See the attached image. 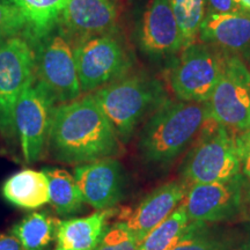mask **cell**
Listing matches in <instances>:
<instances>
[{"label":"cell","instance_id":"obj_21","mask_svg":"<svg viewBox=\"0 0 250 250\" xmlns=\"http://www.w3.org/2000/svg\"><path fill=\"white\" fill-rule=\"evenodd\" d=\"M61 220L49 212H33L12 228L24 250H48L57 237Z\"/></svg>","mask_w":250,"mask_h":250},{"label":"cell","instance_id":"obj_32","mask_svg":"<svg viewBox=\"0 0 250 250\" xmlns=\"http://www.w3.org/2000/svg\"><path fill=\"white\" fill-rule=\"evenodd\" d=\"M242 11H246L250 13V0H237Z\"/></svg>","mask_w":250,"mask_h":250},{"label":"cell","instance_id":"obj_13","mask_svg":"<svg viewBox=\"0 0 250 250\" xmlns=\"http://www.w3.org/2000/svg\"><path fill=\"white\" fill-rule=\"evenodd\" d=\"M74 180L86 204L96 211L109 210L125 196L126 175L115 158H104L74 168Z\"/></svg>","mask_w":250,"mask_h":250},{"label":"cell","instance_id":"obj_1","mask_svg":"<svg viewBox=\"0 0 250 250\" xmlns=\"http://www.w3.org/2000/svg\"><path fill=\"white\" fill-rule=\"evenodd\" d=\"M122 143L92 93L55 108L46 151L52 160L83 165L121 153Z\"/></svg>","mask_w":250,"mask_h":250},{"label":"cell","instance_id":"obj_2","mask_svg":"<svg viewBox=\"0 0 250 250\" xmlns=\"http://www.w3.org/2000/svg\"><path fill=\"white\" fill-rule=\"evenodd\" d=\"M208 102L169 99L140 127L137 149L146 165L167 167L210 120Z\"/></svg>","mask_w":250,"mask_h":250},{"label":"cell","instance_id":"obj_8","mask_svg":"<svg viewBox=\"0 0 250 250\" xmlns=\"http://www.w3.org/2000/svg\"><path fill=\"white\" fill-rule=\"evenodd\" d=\"M35 80V52L21 37L0 41V134L17 139L14 111L23 90Z\"/></svg>","mask_w":250,"mask_h":250},{"label":"cell","instance_id":"obj_5","mask_svg":"<svg viewBox=\"0 0 250 250\" xmlns=\"http://www.w3.org/2000/svg\"><path fill=\"white\" fill-rule=\"evenodd\" d=\"M73 51L83 94L94 93L133 71L134 56L120 30L83 41Z\"/></svg>","mask_w":250,"mask_h":250},{"label":"cell","instance_id":"obj_16","mask_svg":"<svg viewBox=\"0 0 250 250\" xmlns=\"http://www.w3.org/2000/svg\"><path fill=\"white\" fill-rule=\"evenodd\" d=\"M225 55L250 62V13L237 11L225 14H206L198 39Z\"/></svg>","mask_w":250,"mask_h":250},{"label":"cell","instance_id":"obj_28","mask_svg":"<svg viewBox=\"0 0 250 250\" xmlns=\"http://www.w3.org/2000/svg\"><path fill=\"white\" fill-rule=\"evenodd\" d=\"M0 250H24L13 234H0Z\"/></svg>","mask_w":250,"mask_h":250},{"label":"cell","instance_id":"obj_20","mask_svg":"<svg viewBox=\"0 0 250 250\" xmlns=\"http://www.w3.org/2000/svg\"><path fill=\"white\" fill-rule=\"evenodd\" d=\"M49 181V204L62 217L77 214L86 204L74 176L64 169L54 167L43 168Z\"/></svg>","mask_w":250,"mask_h":250},{"label":"cell","instance_id":"obj_9","mask_svg":"<svg viewBox=\"0 0 250 250\" xmlns=\"http://www.w3.org/2000/svg\"><path fill=\"white\" fill-rule=\"evenodd\" d=\"M208 105L212 120L232 132L250 129V67L243 59L226 55Z\"/></svg>","mask_w":250,"mask_h":250},{"label":"cell","instance_id":"obj_19","mask_svg":"<svg viewBox=\"0 0 250 250\" xmlns=\"http://www.w3.org/2000/svg\"><path fill=\"white\" fill-rule=\"evenodd\" d=\"M1 192L6 201L18 208H39L49 204L48 177L43 170H20L5 181Z\"/></svg>","mask_w":250,"mask_h":250},{"label":"cell","instance_id":"obj_29","mask_svg":"<svg viewBox=\"0 0 250 250\" xmlns=\"http://www.w3.org/2000/svg\"><path fill=\"white\" fill-rule=\"evenodd\" d=\"M8 37H11V35H9L7 18H6L4 6H2L1 1H0V41L8 39Z\"/></svg>","mask_w":250,"mask_h":250},{"label":"cell","instance_id":"obj_10","mask_svg":"<svg viewBox=\"0 0 250 250\" xmlns=\"http://www.w3.org/2000/svg\"><path fill=\"white\" fill-rule=\"evenodd\" d=\"M35 79L54 96L57 104L79 99L81 93L73 46L56 29L36 48Z\"/></svg>","mask_w":250,"mask_h":250},{"label":"cell","instance_id":"obj_6","mask_svg":"<svg viewBox=\"0 0 250 250\" xmlns=\"http://www.w3.org/2000/svg\"><path fill=\"white\" fill-rule=\"evenodd\" d=\"M226 55L208 43L184 46L168 66V85L175 99L208 102L223 73Z\"/></svg>","mask_w":250,"mask_h":250},{"label":"cell","instance_id":"obj_11","mask_svg":"<svg viewBox=\"0 0 250 250\" xmlns=\"http://www.w3.org/2000/svg\"><path fill=\"white\" fill-rule=\"evenodd\" d=\"M57 102L36 79L23 90L14 111V123L21 151L27 164L44 154Z\"/></svg>","mask_w":250,"mask_h":250},{"label":"cell","instance_id":"obj_22","mask_svg":"<svg viewBox=\"0 0 250 250\" xmlns=\"http://www.w3.org/2000/svg\"><path fill=\"white\" fill-rule=\"evenodd\" d=\"M190 227L186 208L181 204L167 219L155 226L138 243V250H170Z\"/></svg>","mask_w":250,"mask_h":250},{"label":"cell","instance_id":"obj_17","mask_svg":"<svg viewBox=\"0 0 250 250\" xmlns=\"http://www.w3.org/2000/svg\"><path fill=\"white\" fill-rule=\"evenodd\" d=\"M188 188L183 181L162 184L149 192L130 212L124 223L134 234L138 243L182 204Z\"/></svg>","mask_w":250,"mask_h":250},{"label":"cell","instance_id":"obj_3","mask_svg":"<svg viewBox=\"0 0 250 250\" xmlns=\"http://www.w3.org/2000/svg\"><path fill=\"white\" fill-rule=\"evenodd\" d=\"M92 94L122 144L129 143L138 127L170 99L165 83L145 71H131Z\"/></svg>","mask_w":250,"mask_h":250},{"label":"cell","instance_id":"obj_18","mask_svg":"<svg viewBox=\"0 0 250 250\" xmlns=\"http://www.w3.org/2000/svg\"><path fill=\"white\" fill-rule=\"evenodd\" d=\"M112 208L59 223L55 250H95L109 228Z\"/></svg>","mask_w":250,"mask_h":250},{"label":"cell","instance_id":"obj_14","mask_svg":"<svg viewBox=\"0 0 250 250\" xmlns=\"http://www.w3.org/2000/svg\"><path fill=\"white\" fill-rule=\"evenodd\" d=\"M5 8L9 35L21 37L31 48L57 29L68 0H0Z\"/></svg>","mask_w":250,"mask_h":250},{"label":"cell","instance_id":"obj_27","mask_svg":"<svg viewBox=\"0 0 250 250\" xmlns=\"http://www.w3.org/2000/svg\"><path fill=\"white\" fill-rule=\"evenodd\" d=\"M242 11L237 0H205L206 14H225Z\"/></svg>","mask_w":250,"mask_h":250},{"label":"cell","instance_id":"obj_26","mask_svg":"<svg viewBox=\"0 0 250 250\" xmlns=\"http://www.w3.org/2000/svg\"><path fill=\"white\" fill-rule=\"evenodd\" d=\"M236 146L241 173L250 183V129L236 134Z\"/></svg>","mask_w":250,"mask_h":250},{"label":"cell","instance_id":"obj_24","mask_svg":"<svg viewBox=\"0 0 250 250\" xmlns=\"http://www.w3.org/2000/svg\"><path fill=\"white\" fill-rule=\"evenodd\" d=\"M205 225L190 223V227L182 239L170 250H227L232 241L205 232Z\"/></svg>","mask_w":250,"mask_h":250},{"label":"cell","instance_id":"obj_4","mask_svg":"<svg viewBox=\"0 0 250 250\" xmlns=\"http://www.w3.org/2000/svg\"><path fill=\"white\" fill-rule=\"evenodd\" d=\"M240 173L236 133L210 118L184 159L181 167L183 182L190 186L227 182Z\"/></svg>","mask_w":250,"mask_h":250},{"label":"cell","instance_id":"obj_12","mask_svg":"<svg viewBox=\"0 0 250 250\" xmlns=\"http://www.w3.org/2000/svg\"><path fill=\"white\" fill-rule=\"evenodd\" d=\"M245 177L220 183L192 184L182 204L190 223L206 225L230 220L243 211Z\"/></svg>","mask_w":250,"mask_h":250},{"label":"cell","instance_id":"obj_7","mask_svg":"<svg viewBox=\"0 0 250 250\" xmlns=\"http://www.w3.org/2000/svg\"><path fill=\"white\" fill-rule=\"evenodd\" d=\"M132 40L139 54L168 68L183 49V40L170 0H147L133 27Z\"/></svg>","mask_w":250,"mask_h":250},{"label":"cell","instance_id":"obj_31","mask_svg":"<svg viewBox=\"0 0 250 250\" xmlns=\"http://www.w3.org/2000/svg\"><path fill=\"white\" fill-rule=\"evenodd\" d=\"M227 250H250V234L239 243H232Z\"/></svg>","mask_w":250,"mask_h":250},{"label":"cell","instance_id":"obj_23","mask_svg":"<svg viewBox=\"0 0 250 250\" xmlns=\"http://www.w3.org/2000/svg\"><path fill=\"white\" fill-rule=\"evenodd\" d=\"M170 5L179 23L184 48L198 39L205 18V0H170Z\"/></svg>","mask_w":250,"mask_h":250},{"label":"cell","instance_id":"obj_25","mask_svg":"<svg viewBox=\"0 0 250 250\" xmlns=\"http://www.w3.org/2000/svg\"><path fill=\"white\" fill-rule=\"evenodd\" d=\"M95 250H138V241L124 221L107 229Z\"/></svg>","mask_w":250,"mask_h":250},{"label":"cell","instance_id":"obj_15","mask_svg":"<svg viewBox=\"0 0 250 250\" xmlns=\"http://www.w3.org/2000/svg\"><path fill=\"white\" fill-rule=\"evenodd\" d=\"M118 11L112 0H68L57 29L72 46L118 30Z\"/></svg>","mask_w":250,"mask_h":250},{"label":"cell","instance_id":"obj_30","mask_svg":"<svg viewBox=\"0 0 250 250\" xmlns=\"http://www.w3.org/2000/svg\"><path fill=\"white\" fill-rule=\"evenodd\" d=\"M243 213L247 214V218L250 221V183L245 186V199H243Z\"/></svg>","mask_w":250,"mask_h":250}]
</instances>
